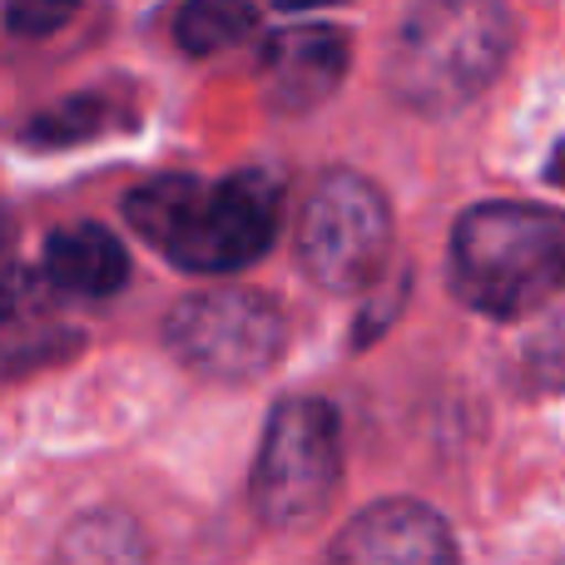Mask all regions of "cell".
<instances>
[{"instance_id":"cell-1","label":"cell","mask_w":565,"mask_h":565,"mask_svg":"<svg viewBox=\"0 0 565 565\" xmlns=\"http://www.w3.org/2000/svg\"><path fill=\"white\" fill-rule=\"evenodd\" d=\"M278 209L282 184L268 169H238L218 184L164 174L125 199L129 228L184 274H238L258 264L278 238Z\"/></svg>"},{"instance_id":"cell-2","label":"cell","mask_w":565,"mask_h":565,"mask_svg":"<svg viewBox=\"0 0 565 565\" xmlns=\"http://www.w3.org/2000/svg\"><path fill=\"white\" fill-rule=\"evenodd\" d=\"M511 45L501 0H417L392 35L387 89L417 115H451L507 70Z\"/></svg>"},{"instance_id":"cell-3","label":"cell","mask_w":565,"mask_h":565,"mask_svg":"<svg viewBox=\"0 0 565 565\" xmlns=\"http://www.w3.org/2000/svg\"><path fill=\"white\" fill-rule=\"evenodd\" d=\"M451 282L487 318H526L565 288V214L541 204H477L451 234Z\"/></svg>"},{"instance_id":"cell-4","label":"cell","mask_w":565,"mask_h":565,"mask_svg":"<svg viewBox=\"0 0 565 565\" xmlns=\"http://www.w3.org/2000/svg\"><path fill=\"white\" fill-rule=\"evenodd\" d=\"M342 481V422L322 397L274 407L254 461V511L274 531L312 526Z\"/></svg>"},{"instance_id":"cell-5","label":"cell","mask_w":565,"mask_h":565,"mask_svg":"<svg viewBox=\"0 0 565 565\" xmlns=\"http://www.w3.org/2000/svg\"><path fill=\"white\" fill-rule=\"evenodd\" d=\"M392 254V209L372 179L332 169L298 218V264L328 292H372Z\"/></svg>"},{"instance_id":"cell-6","label":"cell","mask_w":565,"mask_h":565,"mask_svg":"<svg viewBox=\"0 0 565 565\" xmlns=\"http://www.w3.org/2000/svg\"><path fill=\"white\" fill-rule=\"evenodd\" d=\"M164 342L189 372L214 382L264 377L288 342L282 308L254 288H209L179 298L164 318Z\"/></svg>"},{"instance_id":"cell-7","label":"cell","mask_w":565,"mask_h":565,"mask_svg":"<svg viewBox=\"0 0 565 565\" xmlns=\"http://www.w3.org/2000/svg\"><path fill=\"white\" fill-rule=\"evenodd\" d=\"M328 556L348 565H451L457 541H451V526L431 507L392 497L358 511L342 526V536L328 546Z\"/></svg>"},{"instance_id":"cell-8","label":"cell","mask_w":565,"mask_h":565,"mask_svg":"<svg viewBox=\"0 0 565 565\" xmlns=\"http://www.w3.org/2000/svg\"><path fill=\"white\" fill-rule=\"evenodd\" d=\"M348 30L328 25V20H308V25L278 30L264 45V89L268 105L282 115H308L318 109L348 75Z\"/></svg>"},{"instance_id":"cell-9","label":"cell","mask_w":565,"mask_h":565,"mask_svg":"<svg viewBox=\"0 0 565 565\" xmlns=\"http://www.w3.org/2000/svg\"><path fill=\"white\" fill-rule=\"evenodd\" d=\"M45 278L60 292H79V298H109L125 288L129 254L109 228L99 224H70L50 234L45 244Z\"/></svg>"},{"instance_id":"cell-10","label":"cell","mask_w":565,"mask_h":565,"mask_svg":"<svg viewBox=\"0 0 565 565\" xmlns=\"http://www.w3.org/2000/svg\"><path fill=\"white\" fill-rule=\"evenodd\" d=\"M50 288L55 282L30 268H6L0 274V352H15V342L25 338L30 342V358L45 352V338H50Z\"/></svg>"},{"instance_id":"cell-11","label":"cell","mask_w":565,"mask_h":565,"mask_svg":"<svg viewBox=\"0 0 565 565\" xmlns=\"http://www.w3.org/2000/svg\"><path fill=\"white\" fill-rule=\"evenodd\" d=\"M258 25L254 0H184L174 15V40L189 55H218Z\"/></svg>"},{"instance_id":"cell-12","label":"cell","mask_w":565,"mask_h":565,"mask_svg":"<svg viewBox=\"0 0 565 565\" xmlns=\"http://www.w3.org/2000/svg\"><path fill=\"white\" fill-rule=\"evenodd\" d=\"M125 119V109L105 95H75V99H60L55 109L30 119L25 129V145L35 149H70V145H85V139H99Z\"/></svg>"},{"instance_id":"cell-13","label":"cell","mask_w":565,"mask_h":565,"mask_svg":"<svg viewBox=\"0 0 565 565\" xmlns=\"http://www.w3.org/2000/svg\"><path fill=\"white\" fill-rule=\"evenodd\" d=\"M65 561H89V565H125V561H145V536L129 516L119 511H89L70 526V536L60 541Z\"/></svg>"},{"instance_id":"cell-14","label":"cell","mask_w":565,"mask_h":565,"mask_svg":"<svg viewBox=\"0 0 565 565\" xmlns=\"http://www.w3.org/2000/svg\"><path fill=\"white\" fill-rule=\"evenodd\" d=\"M516 382L526 392H556V387H565V308L526 342V352L516 358Z\"/></svg>"},{"instance_id":"cell-15","label":"cell","mask_w":565,"mask_h":565,"mask_svg":"<svg viewBox=\"0 0 565 565\" xmlns=\"http://www.w3.org/2000/svg\"><path fill=\"white\" fill-rule=\"evenodd\" d=\"M79 10V0H0V20H6L10 35H55L60 25H70Z\"/></svg>"},{"instance_id":"cell-16","label":"cell","mask_w":565,"mask_h":565,"mask_svg":"<svg viewBox=\"0 0 565 565\" xmlns=\"http://www.w3.org/2000/svg\"><path fill=\"white\" fill-rule=\"evenodd\" d=\"M551 179H556V184H565V145L556 149V154H551Z\"/></svg>"},{"instance_id":"cell-17","label":"cell","mask_w":565,"mask_h":565,"mask_svg":"<svg viewBox=\"0 0 565 565\" xmlns=\"http://www.w3.org/2000/svg\"><path fill=\"white\" fill-rule=\"evenodd\" d=\"M282 10H312V6H332V0H278Z\"/></svg>"},{"instance_id":"cell-18","label":"cell","mask_w":565,"mask_h":565,"mask_svg":"<svg viewBox=\"0 0 565 565\" xmlns=\"http://www.w3.org/2000/svg\"><path fill=\"white\" fill-rule=\"evenodd\" d=\"M6 238H10V224H6V218H0V248H6Z\"/></svg>"}]
</instances>
